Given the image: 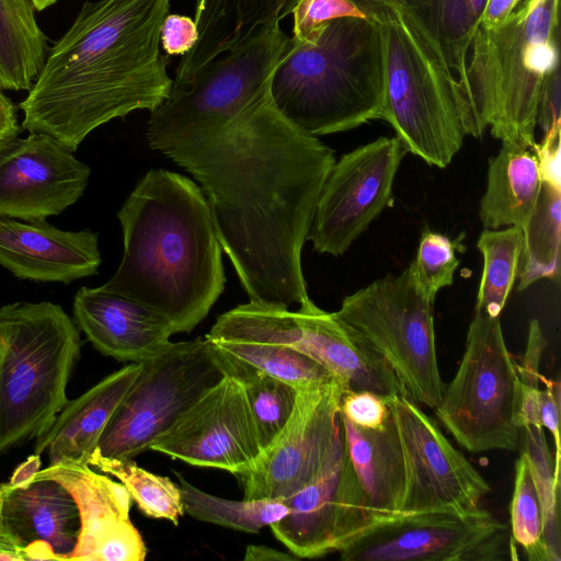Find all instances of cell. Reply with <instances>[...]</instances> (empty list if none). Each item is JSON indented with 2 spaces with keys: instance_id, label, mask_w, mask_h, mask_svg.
<instances>
[{
  "instance_id": "obj_1",
  "label": "cell",
  "mask_w": 561,
  "mask_h": 561,
  "mask_svg": "<svg viewBox=\"0 0 561 561\" xmlns=\"http://www.w3.org/2000/svg\"><path fill=\"white\" fill-rule=\"evenodd\" d=\"M146 138L199 182L249 302L307 301L301 252L335 157L280 115L270 85L229 115L148 124Z\"/></svg>"
},
{
  "instance_id": "obj_2",
  "label": "cell",
  "mask_w": 561,
  "mask_h": 561,
  "mask_svg": "<svg viewBox=\"0 0 561 561\" xmlns=\"http://www.w3.org/2000/svg\"><path fill=\"white\" fill-rule=\"evenodd\" d=\"M171 0H87L48 49L26 98L22 128L76 151L96 127L152 112L173 83L160 50Z\"/></svg>"
},
{
  "instance_id": "obj_3",
  "label": "cell",
  "mask_w": 561,
  "mask_h": 561,
  "mask_svg": "<svg viewBox=\"0 0 561 561\" xmlns=\"http://www.w3.org/2000/svg\"><path fill=\"white\" fill-rule=\"evenodd\" d=\"M124 252L101 287L191 332L225 289L222 249L203 190L164 169L148 171L117 213Z\"/></svg>"
},
{
  "instance_id": "obj_4",
  "label": "cell",
  "mask_w": 561,
  "mask_h": 561,
  "mask_svg": "<svg viewBox=\"0 0 561 561\" xmlns=\"http://www.w3.org/2000/svg\"><path fill=\"white\" fill-rule=\"evenodd\" d=\"M559 0H525L497 26L479 24L454 92L466 135L490 127L501 140L529 149L540 91L559 67Z\"/></svg>"
},
{
  "instance_id": "obj_5",
  "label": "cell",
  "mask_w": 561,
  "mask_h": 561,
  "mask_svg": "<svg viewBox=\"0 0 561 561\" xmlns=\"http://www.w3.org/2000/svg\"><path fill=\"white\" fill-rule=\"evenodd\" d=\"M270 95L282 116L313 136L380 119L385 62L377 21L367 13L344 16L310 41L289 37L271 77Z\"/></svg>"
},
{
  "instance_id": "obj_6",
  "label": "cell",
  "mask_w": 561,
  "mask_h": 561,
  "mask_svg": "<svg viewBox=\"0 0 561 561\" xmlns=\"http://www.w3.org/2000/svg\"><path fill=\"white\" fill-rule=\"evenodd\" d=\"M76 322L49 301L0 307V453L45 433L69 401Z\"/></svg>"
},
{
  "instance_id": "obj_7",
  "label": "cell",
  "mask_w": 561,
  "mask_h": 561,
  "mask_svg": "<svg viewBox=\"0 0 561 561\" xmlns=\"http://www.w3.org/2000/svg\"><path fill=\"white\" fill-rule=\"evenodd\" d=\"M380 26L383 41L385 101L381 118L407 152L446 168L466 136L447 70L412 20L396 3L355 2Z\"/></svg>"
},
{
  "instance_id": "obj_8",
  "label": "cell",
  "mask_w": 561,
  "mask_h": 561,
  "mask_svg": "<svg viewBox=\"0 0 561 561\" xmlns=\"http://www.w3.org/2000/svg\"><path fill=\"white\" fill-rule=\"evenodd\" d=\"M519 378L500 317L474 310L454 379L435 408L442 425L470 453L517 449Z\"/></svg>"
},
{
  "instance_id": "obj_9",
  "label": "cell",
  "mask_w": 561,
  "mask_h": 561,
  "mask_svg": "<svg viewBox=\"0 0 561 561\" xmlns=\"http://www.w3.org/2000/svg\"><path fill=\"white\" fill-rule=\"evenodd\" d=\"M140 366L99 439L103 457L134 459L150 449L225 376L206 337L170 342Z\"/></svg>"
},
{
  "instance_id": "obj_10",
  "label": "cell",
  "mask_w": 561,
  "mask_h": 561,
  "mask_svg": "<svg viewBox=\"0 0 561 561\" xmlns=\"http://www.w3.org/2000/svg\"><path fill=\"white\" fill-rule=\"evenodd\" d=\"M433 306L405 270L346 296L335 312L386 359L411 400L435 409L446 385L437 363Z\"/></svg>"
},
{
  "instance_id": "obj_11",
  "label": "cell",
  "mask_w": 561,
  "mask_h": 561,
  "mask_svg": "<svg viewBox=\"0 0 561 561\" xmlns=\"http://www.w3.org/2000/svg\"><path fill=\"white\" fill-rule=\"evenodd\" d=\"M508 527L489 511L399 514L365 529L344 561H500L516 559Z\"/></svg>"
},
{
  "instance_id": "obj_12",
  "label": "cell",
  "mask_w": 561,
  "mask_h": 561,
  "mask_svg": "<svg viewBox=\"0 0 561 561\" xmlns=\"http://www.w3.org/2000/svg\"><path fill=\"white\" fill-rule=\"evenodd\" d=\"M336 377L297 390L285 425L254 467L237 477L247 500H283L313 480L344 442Z\"/></svg>"
},
{
  "instance_id": "obj_13",
  "label": "cell",
  "mask_w": 561,
  "mask_h": 561,
  "mask_svg": "<svg viewBox=\"0 0 561 561\" xmlns=\"http://www.w3.org/2000/svg\"><path fill=\"white\" fill-rule=\"evenodd\" d=\"M407 150L380 137L345 153L321 188L307 240L318 253L341 255L388 206Z\"/></svg>"
},
{
  "instance_id": "obj_14",
  "label": "cell",
  "mask_w": 561,
  "mask_h": 561,
  "mask_svg": "<svg viewBox=\"0 0 561 561\" xmlns=\"http://www.w3.org/2000/svg\"><path fill=\"white\" fill-rule=\"evenodd\" d=\"M404 462L400 514L477 510L491 486L408 396L388 397Z\"/></svg>"
},
{
  "instance_id": "obj_15",
  "label": "cell",
  "mask_w": 561,
  "mask_h": 561,
  "mask_svg": "<svg viewBox=\"0 0 561 561\" xmlns=\"http://www.w3.org/2000/svg\"><path fill=\"white\" fill-rule=\"evenodd\" d=\"M283 501L288 514L270 527L299 559L339 552L382 520L357 481L345 442L313 480Z\"/></svg>"
},
{
  "instance_id": "obj_16",
  "label": "cell",
  "mask_w": 561,
  "mask_h": 561,
  "mask_svg": "<svg viewBox=\"0 0 561 561\" xmlns=\"http://www.w3.org/2000/svg\"><path fill=\"white\" fill-rule=\"evenodd\" d=\"M150 449L233 476L251 470L262 449L241 383L225 375Z\"/></svg>"
},
{
  "instance_id": "obj_17",
  "label": "cell",
  "mask_w": 561,
  "mask_h": 561,
  "mask_svg": "<svg viewBox=\"0 0 561 561\" xmlns=\"http://www.w3.org/2000/svg\"><path fill=\"white\" fill-rule=\"evenodd\" d=\"M91 169L46 134L15 137L0 146V216L41 221L82 196Z\"/></svg>"
},
{
  "instance_id": "obj_18",
  "label": "cell",
  "mask_w": 561,
  "mask_h": 561,
  "mask_svg": "<svg viewBox=\"0 0 561 561\" xmlns=\"http://www.w3.org/2000/svg\"><path fill=\"white\" fill-rule=\"evenodd\" d=\"M61 482L73 495L81 528L72 560L142 561L145 541L129 518L131 497L126 488L90 465L71 461L36 472Z\"/></svg>"
},
{
  "instance_id": "obj_19",
  "label": "cell",
  "mask_w": 561,
  "mask_h": 561,
  "mask_svg": "<svg viewBox=\"0 0 561 561\" xmlns=\"http://www.w3.org/2000/svg\"><path fill=\"white\" fill-rule=\"evenodd\" d=\"M4 533L26 561L72 560L81 528L78 504L58 480L36 473L0 485Z\"/></svg>"
},
{
  "instance_id": "obj_20",
  "label": "cell",
  "mask_w": 561,
  "mask_h": 561,
  "mask_svg": "<svg viewBox=\"0 0 561 561\" xmlns=\"http://www.w3.org/2000/svg\"><path fill=\"white\" fill-rule=\"evenodd\" d=\"M0 265L21 279L69 284L98 273V234L0 216Z\"/></svg>"
},
{
  "instance_id": "obj_21",
  "label": "cell",
  "mask_w": 561,
  "mask_h": 561,
  "mask_svg": "<svg viewBox=\"0 0 561 561\" xmlns=\"http://www.w3.org/2000/svg\"><path fill=\"white\" fill-rule=\"evenodd\" d=\"M73 318L100 353L128 364H140L156 355L174 334L162 314L102 287H82L77 291Z\"/></svg>"
},
{
  "instance_id": "obj_22",
  "label": "cell",
  "mask_w": 561,
  "mask_h": 561,
  "mask_svg": "<svg viewBox=\"0 0 561 561\" xmlns=\"http://www.w3.org/2000/svg\"><path fill=\"white\" fill-rule=\"evenodd\" d=\"M140 367L138 363L127 364L68 401L49 428L36 437L35 455L46 451L49 465L64 461L89 465L105 426Z\"/></svg>"
},
{
  "instance_id": "obj_23",
  "label": "cell",
  "mask_w": 561,
  "mask_h": 561,
  "mask_svg": "<svg viewBox=\"0 0 561 561\" xmlns=\"http://www.w3.org/2000/svg\"><path fill=\"white\" fill-rule=\"evenodd\" d=\"M347 456L370 505L382 518L399 515L404 490V462L394 417L366 430L340 413Z\"/></svg>"
},
{
  "instance_id": "obj_24",
  "label": "cell",
  "mask_w": 561,
  "mask_h": 561,
  "mask_svg": "<svg viewBox=\"0 0 561 561\" xmlns=\"http://www.w3.org/2000/svg\"><path fill=\"white\" fill-rule=\"evenodd\" d=\"M538 160L531 149L502 141L497 154L489 159L486 188L479 217L484 228H523L541 190Z\"/></svg>"
},
{
  "instance_id": "obj_25",
  "label": "cell",
  "mask_w": 561,
  "mask_h": 561,
  "mask_svg": "<svg viewBox=\"0 0 561 561\" xmlns=\"http://www.w3.org/2000/svg\"><path fill=\"white\" fill-rule=\"evenodd\" d=\"M274 0H196L194 20L199 38L175 69L173 80H185L205 65L268 25Z\"/></svg>"
},
{
  "instance_id": "obj_26",
  "label": "cell",
  "mask_w": 561,
  "mask_h": 561,
  "mask_svg": "<svg viewBox=\"0 0 561 561\" xmlns=\"http://www.w3.org/2000/svg\"><path fill=\"white\" fill-rule=\"evenodd\" d=\"M488 0H397L436 57L454 77L467 62L469 47Z\"/></svg>"
},
{
  "instance_id": "obj_27",
  "label": "cell",
  "mask_w": 561,
  "mask_h": 561,
  "mask_svg": "<svg viewBox=\"0 0 561 561\" xmlns=\"http://www.w3.org/2000/svg\"><path fill=\"white\" fill-rule=\"evenodd\" d=\"M30 0H0V87L30 90L48 53Z\"/></svg>"
},
{
  "instance_id": "obj_28",
  "label": "cell",
  "mask_w": 561,
  "mask_h": 561,
  "mask_svg": "<svg viewBox=\"0 0 561 561\" xmlns=\"http://www.w3.org/2000/svg\"><path fill=\"white\" fill-rule=\"evenodd\" d=\"M208 341L222 373L237 379L243 387L263 450L290 416L297 389L231 356Z\"/></svg>"
},
{
  "instance_id": "obj_29",
  "label": "cell",
  "mask_w": 561,
  "mask_h": 561,
  "mask_svg": "<svg viewBox=\"0 0 561 561\" xmlns=\"http://www.w3.org/2000/svg\"><path fill=\"white\" fill-rule=\"evenodd\" d=\"M522 230L518 290L542 278L557 279L560 272L561 187L542 182L536 206Z\"/></svg>"
},
{
  "instance_id": "obj_30",
  "label": "cell",
  "mask_w": 561,
  "mask_h": 561,
  "mask_svg": "<svg viewBox=\"0 0 561 561\" xmlns=\"http://www.w3.org/2000/svg\"><path fill=\"white\" fill-rule=\"evenodd\" d=\"M483 270L474 310L500 317L514 286L523 251V230L484 228L477 241Z\"/></svg>"
},
{
  "instance_id": "obj_31",
  "label": "cell",
  "mask_w": 561,
  "mask_h": 561,
  "mask_svg": "<svg viewBox=\"0 0 561 561\" xmlns=\"http://www.w3.org/2000/svg\"><path fill=\"white\" fill-rule=\"evenodd\" d=\"M175 476L184 513L198 520L257 534L288 514V507L283 500H228L202 491L179 472Z\"/></svg>"
},
{
  "instance_id": "obj_32",
  "label": "cell",
  "mask_w": 561,
  "mask_h": 561,
  "mask_svg": "<svg viewBox=\"0 0 561 561\" xmlns=\"http://www.w3.org/2000/svg\"><path fill=\"white\" fill-rule=\"evenodd\" d=\"M89 465L115 477L148 517L179 524L184 514L181 491L169 478L139 467L133 459L107 458L96 451L91 456Z\"/></svg>"
},
{
  "instance_id": "obj_33",
  "label": "cell",
  "mask_w": 561,
  "mask_h": 561,
  "mask_svg": "<svg viewBox=\"0 0 561 561\" xmlns=\"http://www.w3.org/2000/svg\"><path fill=\"white\" fill-rule=\"evenodd\" d=\"M210 341L231 356L291 385L297 390L334 377L310 356L284 345L242 340Z\"/></svg>"
},
{
  "instance_id": "obj_34",
  "label": "cell",
  "mask_w": 561,
  "mask_h": 561,
  "mask_svg": "<svg viewBox=\"0 0 561 561\" xmlns=\"http://www.w3.org/2000/svg\"><path fill=\"white\" fill-rule=\"evenodd\" d=\"M524 450L540 497L543 516V546L548 561H560V477L554 472L552 457L543 433V427L525 425Z\"/></svg>"
},
{
  "instance_id": "obj_35",
  "label": "cell",
  "mask_w": 561,
  "mask_h": 561,
  "mask_svg": "<svg viewBox=\"0 0 561 561\" xmlns=\"http://www.w3.org/2000/svg\"><path fill=\"white\" fill-rule=\"evenodd\" d=\"M511 535L528 560L548 561L543 546V516L540 497L526 456L522 453L515 465L514 491L511 502Z\"/></svg>"
},
{
  "instance_id": "obj_36",
  "label": "cell",
  "mask_w": 561,
  "mask_h": 561,
  "mask_svg": "<svg viewBox=\"0 0 561 561\" xmlns=\"http://www.w3.org/2000/svg\"><path fill=\"white\" fill-rule=\"evenodd\" d=\"M458 264L456 243L443 233L425 230L407 272L413 285L435 300L442 288L453 284Z\"/></svg>"
},
{
  "instance_id": "obj_37",
  "label": "cell",
  "mask_w": 561,
  "mask_h": 561,
  "mask_svg": "<svg viewBox=\"0 0 561 561\" xmlns=\"http://www.w3.org/2000/svg\"><path fill=\"white\" fill-rule=\"evenodd\" d=\"M293 14V35L296 42H307L331 21L344 16H363L366 12L351 0H298Z\"/></svg>"
},
{
  "instance_id": "obj_38",
  "label": "cell",
  "mask_w": 561,
  "mask_h": 561,
  "mask_svg": "<svg viewBox=\"0 0 561 561\" xmlns=\"http://www.w3.org/2000/svg\"><path fill=\"white\" fill-rule=\"evenodd\" d=\"M340 413L358 427L376 430L385 425L391 409L388 397L368 390H346L342 394Z\"/></svg>"
},
{
  "instance_id": "obj_39",
  "label": "cell",
  "mask_w": 561,
  "mask_h": 561,
  "mask_svg": "<svg viewBox=\"0 0 561 561\" xmlns=\"http://www.w3.org/2000/svg\"><path fill=\"white\" fill-rule=\"evenodd\" d=\"M199 33L195 20L187 15L168 14L160 30V45L171 56L190 53L196 45Z\"/></svg>"
},
{
  "instance_id": "obj_40",
  "label": "cell",
  "mask_w": 561,
  "mask_h": 561,
  "mask_svg": "<svg viewBox=\"0 0 561 561\" xmlns=\"http://www.w3.org/2000/svg\"><path fill=\"white\" fill-rule=\"evenodd\" d=\"M545 388L540 390V425L549 430L554 442V472L560 476L561 445L559 435L560 383L541 376Z\"/></svg>"
},
{
  "instance_id": "obj_41",
  "label": "cell",
  "mask_w": 561,
  "mask_h": 561,
  "mask_svg": "<svg viewBox=\"0 0 561 561\" xmlns=\"http://www.w3.org/2000/svg\"><path fill=\"white\" fill-rule=\"evenodd\" d=\"M560 67L551 71L545 79L537 108V124L543 134L561 126V87Z\"/></svg>"
},
{
  "instance_id": "obj_42",
  "label": "cell",
  "mask_w": 561,
  "mask_h": 561,
  "mask_svg": "<svg viewBox=\"0 0 561 561\" xmlns=\"http://www.w3.org/2000/svg\"><path fill=\"white\" fill-rule=\"evenodd\" d=\"M560 131L561 126H558L543 134L542 141L535 142L531 148L538 160L542 182L557 187H561Z\"/></svg>"
},
{
  "instance_id": "obj_43",
  "label": "cell",
  "mask_w": 561,
  "mask_h": 561,
  "mask_svg": "<svg viewBox=\"0 0 561 561\" xmlns=\"http://www.w3.org/2000/svg\"><path fill=\"white\" fill-rule=\"evenodd\" d=\"M16 107L0 87V146L19 136Z\"/></svg>"
},
{
  "instance_id": "obj_44",
  "label": "cell",
  "mask_w": 561,
  "mask_h": 561,
  "mask_svg": "<svg viewBox=\"0 0 561 561\" xmlns=\"http://www.w3.org/2000/svg\"><path fill=\"white\" fill-rule=\"evenodd\" d=\"M522 0H488L480 24L486 27L497 26L515 11Z\"/></svg>"
},
{
  "instance_id": "obj_45",
  "label": "cell",
  "mask_w": 561,
  "mask_h": 561,
  "mask_svg": "<svg viewBox=\"0 0 561 561\" xmlns=\"http://www.w3.org/2000/svg\"><path fill=\"white\" fill-rule=\"evenodd\" d=\"M299 558L291 552H282L264 545H248L244 561H293Z\"/></svg>"
},
{
  "instance_id": "obj_46",
  "label": "cell",
  "mask_w": 561,
  "mask_h": 561,
  "mask_svg": "<svg viewBox=\"0 0 561 561\" xmlns=\"http://www.w3.org/2000/svg\"><path fill=\"white\" fill-rule=\"evenodd\" d=\"M0 561H26L23 551L3 529L0 530Z\"/></svg>"
},
{
  "instance_id": "obj_47",
  "label": "cell",
  "mask_w": 561,
  "mask_h": 561,
  "mask_svg": "<svg viewBox=\"0 0 561 561\" xmlns=\"http://www.w3.org/2000/svg\"><path fill=\"white\" fill-rule=\"evenodd\" d=\"M298 0H274L268 18V24L279 23L288 16Z\"/></svg>"
},
{
  "instance_id": "obj_48",
  "label": "cell",
  "mask_w": 561,
  "mask_h": 561,
  "mask_svg": "<svg viewBox=\"0 0 561 561\" xmlns=\"http://www.w3.org/2000/svg\"><path fill=\"white\" fill-rule=\"evenodd\" d=\"M34 5L36 11H43L53 4L56 3L57 0H30Z\"/></svg>"
},
{
  "instance_id": "obj_49",
  "label": "cell",
  "mask_w": 561,
  "mask_h": 561,
  "mask_svg": "<svg viewBox=\"0 0 561 561\" xmlns=\"http://www.w3.org/2000/svg\"><path fill=\"white\" fill-rule=\"evenodd\" d=\"M353 2H358V1H379V2H394L397 0H351Z\"/></svg>"
},
{
  "instance_id": "obj_50",
  "label": "cell",
  "mask_w": 561,
  "mask_h": 561,
  "mask_svg": "<svg viewBox=\"0 0 561 561\" xmlns=\"http://www.w3.org/2000/svg\"><path fill=\"white\" fill-rule=\"evenodd\" d=\"M3 529L2 528V523H1V492H0V530Z\"/></svg>"
}]
</instances>
